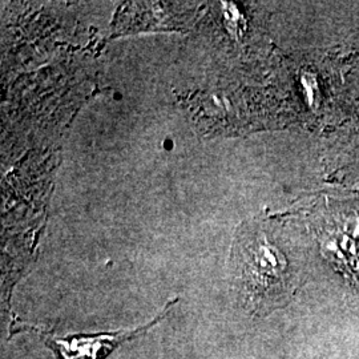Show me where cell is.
<instances>
[{
	"label": "cell",
	"mask_w": 359,
	"mask_h": 359,
	"mask_svg": "<svg viewBox=\"0 0 359 359\" xmlns=\"http://www.w3.org/2000/svg\"><path fill=\"white\" fill-rule=\"evenodd\" d=\"M167 314V310L165 313ZM164 314L145 325L137 330L117 332V333L95 334V335H68L55 337L50 333H43L47 339V345L62 359H104L107 358L116 347L124 342L145 334L154 325L160 321Z\"/></svg>",
	"instance_id": "obj_2"
},
{
	"label": "cell",
	"mask_w": 359,
	"mask_h": 359,
	"mask_svg": "<svg viewBox=\"0 0 359 359\" xmlns=\"http://www.w3.org/2000/svg\"><path fill=\"white\" fill-rule=\"evenodd\" d=\"M241 270L249 290L266 292L283 281L286 271V259L265 234H257L246 244L243 245L241 253Z\"/></svg>",
	"instance_id": "obj_1"
}]
</instances>
